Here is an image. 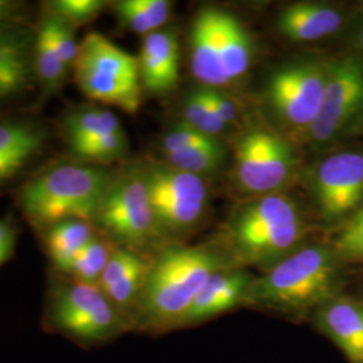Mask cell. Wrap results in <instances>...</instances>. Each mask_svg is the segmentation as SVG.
Listing matches in <instances>:
<instances>
[{"instance_id": "6da1fadb", "label": "cell", "mask_w": 363, "mask_h": 363, "mask_svg": "<svg viewBox=\"0 0 363 363\" xmlns=\"http://www.w3.org/2000/svg\"><path fill=\"white\" fill-rule=\"evenodd\" d=\"M220 271H223V261L210 247L163 250L151 264L135 316V328L162 333L181 327L196 295Z\"/></svg>"}, {"instance_id": "7a4b0ae2", "label": "cell", "mask_w": 363, "mask_h": 363, "mask_svg": "<svg viewBox=\"0 0 363 363\" xmlns=\"http://www.w3.org/2000/svg\"><path fill=\"white\" fill-rule=\"evenodd\" d=\"M112 177L103 167L81 160L54 163L23 183L16 203L40 233L62 220L93 222Z\"/></svg>"}, {"instance_id": "3957f363", "label": "cell", "mask_w": 363, "mask_h": 363, "mask_svg": "<svg viewBox=\"0 0 363 363\" xmlns=\"http://www.w3.org/2000/svg\"><path fill=\"white\" fill-rule=\"evenodd\" d=\"M43 331L91 349L132 330L127 318L97 284L52 271L43 304Z\"/></svg>"}, {"instance_id": "277c9868", "label": "cell", "mask_w": 363, "mask_h": 363, "mask_svg": "<svg viewBox=\"0 0 363 363\" xmlns=\"http://www.w3.org/2000/svg\"><path fill=\"white\" fill-rule=\"evenodd\" d=\"M337 257L322 245L298 247L253 280L244 301L286 312L327 303L337 286Z\"/></svg>"}, {"instance_id": "5b68a950", "label": "cell", "mask_w": 363, "mask_h": 363, "mask_svg": "<svg viewBox=\"0 0 363 363\" xmlns=\"http://www.w3.org/2000/svg\"><path fill=\"white\" fill-rule=\"evenodd\" d=\"M304 235L306 228L295 202L283 194L264 195L245 206L228 232L240 261L269 268L296 252Z\"/></svg>"}, {"instance_id": "8992f818", "label": "cell", "mask_w": 363, "mask_h": 363, "mask_svg": "<svg viewBox=\"0 0 363 363\" xmlns=\"http://www.w3.org/2000/svg\"><path fill=\"white\" fill-rule=\"evenodd\" d=\"M73 76L79 91L93 101L136 113L142 104L139 62L104 35L89 33L79 42Z\"/></svg>"}, {"instance_id": "52a82bcc", "label": "cell", "mask_w": 363, "mask_h": 363, "mask_svg": "<svg viewBox=\"0 0 363 363\" xmlns=\"http://www.w3.org/2000/svg\"><path fill=\"white\" fill-rule=\"evenodd\" d=\"M93 223L109 240L132 250L150 244L162 233L143 169L112 177Z\"/></svg>"}, {"instance_id": "ba28073f", "label": "cell", "mask_w": 363, "mask_h": 363, "mask_svg": "<svg viewBox=\"0 0 363 363\" xmlns=\"http://www.w3.org/2000/svg\"><path fill=\"white\" fill-rule=\"evenodd\" d=\"M160 232H182L201 218L208 198L202 177L169 164L143 169Z\"/></svg>"}, {"instance_id": "9c48e42d", "label": "cell", "mask_w": 363, "mask_h": 363, "mask_svg": "<svg viewBox=\"0 0 363 363\" xmlns=\"http://www.w3.org/2000/svg\"><path fill=\"white\" fill-rule=\"evenodd\" d=\"M363 117V62L345 57L328 65L320 112L307 132L312 142L328 143Z\"/></svg>"}, {"instance_id": "30bf717a", "label": "cell", "mask_w": 363, "mask_h": 363, "mask_svg": "<svg viewBox=\"0 0 363 363\" xmlns=\"http://www.w3.org/2000/svg\"><path fill=\"white\" fill-rule=\"evenodd\" d=\"M234 156L235 178L250 194H273L286 184L295 167L289 145L271 130L247 132Z\"/></svg>"}, {"instance_id": "8fae6325", "label": "cell", "mask_w": 363, "mask_h": 363, "mask_svg": "<svg viewBox=\"0 0 363 363\" xmlns=\"http://www.w3.org/2000/svg\"><path fill=\"white\" fill-rule=\"evenodd\" d=\"M328 65L304 62L286 66L273 74L268 88L276 113L295 130L311 128L320 112Z\"/></svg>"}, {"instance_id": "7c38bea8", "label": "cell", "mask_w": 363, "mask_h": 363, "mask_svg": "<svg viewBox=\"0 0 363 363\" xmlns=\"http://www.w3.org/2000/svg\"><path fill=\"white\" fill-rule=\"evenodd\" d=\"M313 194L320 216L342 220L363 203V154L345 151L328 156L316 169Z\"/></svg>"}, {"instance_id": "4fadbf2b", "label": "cell", "mask_w": 363, "mask_h": 363, "mask_svg": "<svg viewBox=\"0 0 363 363\" xmlns=\"http://www.w3.org/2000/svg\"><path fill=\"white\" fill-rule=\"evenodd\" d=\"M35 37L19 22L0 27V103L21 97L37 82Z\"/></svg>"}, {"instance_id": "5bb4252c", "label": "cell", "mask_w": 363, "mask_h": 363, "mask_svg": "<svg viewBox=\"0 0 363 363\" xmlns=\"http://www.w3.org/2000/svg\"><path fill=\"white\" fill-rule=\"evenodd\" d=\"M151 264L132 249L116 247L97 284L132 328Z\"/></svg>"}, {"instance_id": "9a60e30c", "label": "cell", "mask_w": 363, "mask_h": 363, "mask_svg": "<svg viewBox=\"0 0 363 363\" xmlns=\"http://www.w3.org/2000/svg\"><path fill=\"white\" fill-rule=\"evenodd\" d=\"M48 140L42 124L23 118H0V186L13 181L40 155Z\"/></svg>"}, {"instance_id": "2e32d148", "label": "cell", "mask_w": 363, "mask_h": 363, "mask_svg": "<svg viewBox=\"0 0 363 363\" xmlns=\"http://www.w3.org/2000/svg\"><path fill=\"white\" fill-rule=\"evenodd\" d=\"M142 85L152 94L172 91L179 79V45L169 31H155L145 35L138 60Z\"/></svg>"}, {"instance_id": "e0dca14e", "label": "cell", "mask_w": 363, "mask_h": 363, "mask_svg": "<svg viewBox=\"0 0 363 363\" xmlns=\"http://www.w3.org/2000/svg\"><path fill=\"white\" fill-rule=\"evenodd\" d=\"M319 328L350 363H363V304L351 298H331L318 312Z\"/></svg>"}, {"instance_id": "ac0fdd59", "label": "cell", "mask_w": 363, "mask_h": 363, "mask_svg": "<svg viewBox=\"0 0 363 363\" xmlns=\"http://www.w3.org/2000/svg\"><path fill=\"white\" fill-rule=\"evenodd\" d=\"M253 279L241 271H220L214 273L196 295L191 307L184 315L182 325L206 320L222 312L232 310L244 301Z\"/></svg>"}, {"instance_id": "d6986e66", "label": "cell", "mask_w": 363, "mask_h": 363, "mask_svg": "<svg viewBox=\"0 0 363 363\" xmlns=\"http://www.w3.org/2000/svg\"><path fill=\"white\" fill-rule=\"evenodd\" d=\"M218 11L203 10L198 13L191 31V69L203 86H223L230 82L220 57Z\"/></svg>"}, {"instance_id": "ffe728a7", "label": "cell", "mask_w": 363, "mask_h": 363, "mask_svg": "<svg viewBox=\"0 0 363 363\" xmlns=\"http://www.w3.org/2000/svg\"><path fill=\"white\" fill-rule=\"evenodd\" d=\"M343 18L335 9L316 3L292 4L277 22L280 33L291 40L312 42L335 34Z\"/></svg>"}, {"instance_id": "44dd1931", "label": "cell", "mask_w": 363, "mask_h": 363, "mask_svg": "<svg viewBox=\"0 0 363 363\" xmlns=\"http://www.w3.org/2000/svg\"><path fill=\"white\" fill-rule=\"evenodd\" d=\"M99 233L91 220H66L43 232V247L52 271L65 273L78 252Z\"/></svg>"}, {"instance_id": "7402d4cb", "label": "cell", "mask_w": 363, "mask_h": 363, "mask_svg": "<svg viewBox=\"0 0 363 363\" xmlns=\"http://www.w3.org/2000/svg\"><path fill=\"white\" fill-rule=\"evenodd\" d=\"M61 128L67 147L124 130L111 111L97 106H82L67 112L61 120Z\"/></svg>"}, {"instance_id": "603a6c76", "label": "cell", "mask_w": 363, "mask_h": 363, "mask_svg": "<svg viewBox=\"0 0 363 363\" xmlns=\"http://www.w3.org/2000/svg\"><path fill=\"white\" fill-rule=\"evenodd\" d=\"M220 57L230 81L242 77L252 62V46L247 30L233 15L218 11Z\"/></svg>"}, {"instance_id": "cb8c5ba5", "label": "cell", "mask_w": 363, "mask_h": 363, "mask_svg": "<svg viewBox=\"0 0 363 363\" xmlns=\"http://www.w3.org/2000/svg\"><path fill=\"white\" fill-rule=\"evenodd\" d=\"M113 10L120 26L148 35L169 21L171 3L167 0H121L113 4Z\"/></svg>"}, {"instance_id": "d4e9b609", "label": "cell", "mask_w": 363, "mask_h": 363, "mask_svg": "<svg viewBox=\"0 0 363 363\" xmlns=\"http://www.w3.org/2000/svg\"><path fill=\"white\" fill-rule=\"evenodd\" d=\"M34 64L37 82L45 96H54L64 88L70 70L52 45V39L39 27L35 37Z\"/></svg>"}, {"instance_id": "484cf974", "label": "cell", "mask_w": 363, "mask_h": 363, "mask_svg": "<svg viewBox=\"0 0 363 363\" xmlns=\"http://www.w3.org/2000/svg\"><path fill=\"white\" fill-rule=\"evenodd\" d=\"M115 247L106 235L96 234L74 256L62 274L82 283L99 284Z\"/></svg>"}, {"instance_id": "4316f807", "label": "cell", "mask_w": 363, "mask_h": 363, "mask_svg": "<svg viewBox=\"0 0 363 363\" xmlns=\"http://www.w3.org/2000/svg\"><path fill=\"white\" fill-rule=\"evenodd\" d=\"M164 156L171 167L201 177L202 174H208L218 169L223 162L225 152L220 142L216 139L213 142Z\"/></svg>"}, {"instance_id": "83f0119b", "label": "cell", "mask_w": 363, "mask_h": 363, "mask_svg": "<svg viewBox=\"0 0 363 363\" xmlns=\"http://www.w3.org/2000/svg\"><path fill=\"white\" fill-rule=\"evenodd\" d=\"M77 160L91 164H106L115 162L124 155L128 150L125 132L106 135L84 143L69 147Z\"/></svg>"}, {"instance_id": "f1b7e54d", "label": "cell", "mask_w": 363, "mask_h": 363, "mask_svg": "<svg viewBox=\"0 0 363 363\" xmlns=\"http://www.w3.org/2000/svg\"><path fill=\"white\" fill-rule=\"evenodd\" d=\"M38 27L52 39V45L62 57L65 65L69 67V70H72L79 50V43L74 34L76 28H73L62 18L50 13L46 9H43V13L40 15Z\"/></svg>"}, {"instance_id": "f546056e", "label": "cell", "mask_w": 363, "mask_h": 363, "mask_svg": "<svg viewBox=\"0 0 363 363\" xmlns=\"http://www.w3.org/2000/svg\"><path fill=\"white\" fill-rule=\"evenodd\" d=\"M184 117V121L193 128L213 138H216V135L220 133L226 127L210 104L205 86L190 93L186 100Z\"/></svg>"}, {"instance_id": "4dcf8cb0", "label": "cell", "mask_w": 363, "mask_h": 363, "mask_svg": "<svg viewBox=\"0 0 363 363\" xmlns=\"http://www.w3.org/2000/svg\"><path fill=\"white\" fill-rule=\"evenodd\" d=\"M105 7L101 0H52L45 3L43 9L62 18L73 28L94 21Z\"/></svg>"}, {"instance_id": "1f68e13d", "label": "cell", "mask_w": 363, "mask_h": 363, "mask_svg": "<svg viewBox=\"0 0 363 363\" xmlns=\"http://www.w3.org/2000/svg\"><path fill=\"white\" fill-rule=\"evenodd\" d=\"M337 257L363 262V206L352 214L335 241Z\"/></svg>"}, {"instance_id": "d6a6232c", "label": "cell", "mask_w": 363, "mask_h": 363, "mask_svg": "<svg viewBox=\"0 0 363 363\" xmlns=\"http://www.w3.org/2000/svg\"><path fill=\"white\" fill-rule=\"evenodd\" d=\"M213 140H216V138L205 135V133L193 128L186 121H183L166 133V136L163 138L162 148H163L164 155H169V154L179 152L183 150L193 148L196 145L208 143Z\"/></svg>"}, {"instance_id": "836d02e7", "label": "cell", "mask_w": 363, "mask_h": 363, "mask_svg": "<svg viewBox=\"0 0 363 363\" xmlns=\"http://www.w3.org/2000/svg\"><path fill=\"white\" fill-rule=\"evenodd\" d=\"M18 234V228L11 217L0 218V268L13 259Z\"/></svg>"}, {"instance_id": "e575fe53", "label": "cell", "mask_w": 363, "mask_h": 363, "mask_svg": "<svg viewBox=\"0 0 363 363\" xmlns=\"http://www.w3.org/2000/svg\"><path fill=\"white\" fill-rule=\"evenodd\" d=\"M206 94H208V101L211 106L214 108V112L216 115L220 117V121L228 125L230 123H233L237 117V109H235V105L233 101L226 97L225 94H222L217 89L214 88H206Z\"/></svg>"}, {"instance_id": "d590c367", "label": "cell", "mask_w": 363, "mask_h": 363, "mask_svg": "<svg viewBox=\"0 0 363 363\" xmlns=\"http://www.w3.org/2000/svg\"><path fill=\"white\" fill-rule=\"evenodd\" d=\"M23 4L13 0H0V27L16 23Z\"/></svg>"}, {"instance_id": "8d00e7d4", "label": "cell", "mask_w": 363, "mask_h": 363, "mask_svg": "<svg viewBox=\"0 0 363 363\" xmlns=\"http://www.w3.org/2000/svg\"><path fill=\"white\" fill-rule=\"evenodd\" d=\"M359 45H361V48H362L363 50V28L362 31H361V35H359Z\"/></svg>"}]
</instances>
